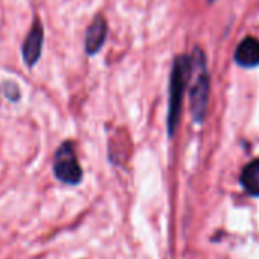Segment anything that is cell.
<instances>
[{
  "label": "cell",
  "instance_id": "6da1fadb",
  "mask_svg": "<svg viewBox=\"0 0 259 259\" xmlns=\"http://www.w3.org/2000/svg\"><path fill=\"white\" fill-rule=\"evenodd\" d=\"M192 72V58L188 55H179L172 63L171 79H169V105H168V135L172 138L182 111V99L185 87Z\"/></svg>",
  "mask_w": 259,
  "mask_h": 259
},
{
  "label": "cell",
  "instance_id": "7a4b0ae2",
  "mask_svg": "<svg viewBox=\"0 0 259 259\" xmlns=\"http://www.w3.org/2000/svg\"><path fill=\"white\" fill-rule=\"evenodd\" d=\"M192 63L197 67L198 75H197V81L194 82V85L191 89V95H189L191 114L197 123H201L206 116V110H207V104H209V92H210V79H209V73L206 70V58H204V54L201 52V49H195Z\"/></svg>",
  "mask_w": 259,
  "mask_h": 259
},
{
  "label": "cell",
  "instance_id": "3957f363",
  "mask_svg": "<svg viewBox=\"0 0 259 259\" xmlns=\"http://www.w3.org/2000/svg\"><path fill=\"white\" fill-rule=\"evenodd\" d=\"M54 174L66 185H78L82 179V169L76 160L72 142H64L54 157Z\"/></svg>",
  "mask_w": 259,
  "mask_h": 259
},
{
  "label": "cell",
  "instance_id": "277c9868",
  "mask_svg": "<svg viewBox=\"0 0 259 259\" xmlns=\"http://www.w3.org/2000/svg\"><path fill=\"white\" fill-rule=\"evenodd\" d=\"M41 48H43V28L38 22H35L22 46L23 60L29 67L35 66V63L38 61L41 55Z\"/></svg>",
  "mask_w": 259,
  "mask_h": 259
},
{
  "label": "cell",
  "instance_id": "5b68a950",
  "mask_svg": "<svg viewBox=\"0 0 259 259\" xmlns=\"http://www.w3.org/2000/svg\"><path fill=\"white\" fill-rule=\"evenodd\" d=\"M105 35H107L105 19L102 16H96L85 32V52L89 55L98 54L105 41Z\"/></svg>",
  "mask_w": 259,
  "mask_h": 259
},
{
  "label": "cell",
  "instance_id": "8992f818",
  "mask_svg": "<svg viewBox=\"0 0 259 259\" xmlns=\"http://www.w3.org/2000/svg\"><path fill=\"white\" fill-rule=\"evenodd\" d=\"M235 61L242 67L259 66V40L253 37L244 38L236 48Z\"/></svg>",
  "mask_w": 259,
  "mask_h": 259
},
{
  "label": "cell",
  "instance_id": "52a82bcc",
  "mask_svg": "<svg viewBox=\"0 0 259 259\" xmlns=\"http://www.w3.org/2000/svg\"><path fill=\"white\" fill-rule=\"evenodd\" d=\"M242 188L254 197H259V160H253L244 166L241 172Z\"/></svg>",
  "mask_w": 259,
  "mask_h": 259
},
{
  "label": "cell",
  "instance_id": "ba28073f",
  "mask_svg": "<svg viewBox=\"0 0 259 259\" xmlns=\"http://www.w3.org/2000/svg\"><path fill=\"white\" fill-rule=\"evenodd\" d=\"M215 2V0H207V4H213Z\"/></svg>",
  "mask_w": 259,
  "mask_h": 259
}]
</instances>
